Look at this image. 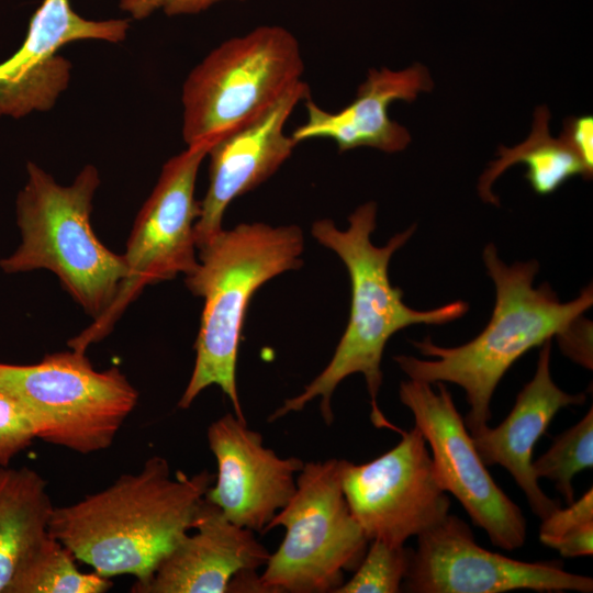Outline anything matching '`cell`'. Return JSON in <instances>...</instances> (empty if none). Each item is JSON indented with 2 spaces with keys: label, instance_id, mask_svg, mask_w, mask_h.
Segmentation results:
<instances>
[{
  "label": "cell",
  "instance_id": "6da1fadb",
  "mask_svg": "<svg viewBox=\"0 0 593 593\" xmlns=\"http://www.w3.org/2000/svg\"><path fill=\"white\" fill-rule=\"evenodd\" d=\"M496 296L490 321L470 342L441 347L429 337L414 340L418 351L432 359L400 355L394 361L410 378L428 383L449 382L466 393L470 410L465 424L470 433L488 425L494 391L505 372L524 354L552 337L569 358L583 355L591 346V328L583 313L593 304L592 287L579 296L561 302L548 283L534 287L539 270L537 260L506 265L494 244L482 253Z\"/></svg>",
  "mask_w": 593,
  "mask_h": 593
},
{
  "label": "cell",
  "instance_id": "7a4b0ae2",
  "mask_svg": "<svg viewBox=\"0 0 593 593\" xmlns=\"http://www.w3.org/2000/svg\"><path fill=\"white\" fill-rule=\"evenodd\" d=\"M348 227L338 230L329 219L313 223L312 236L333 250L347 268L350 280V312L347 326L326 367L298 395L287 399L268 417L272 423L292 412L302 411L320 398L324 422L334 421L332 396L348 376L361 373L370 396V418L377 428L400 433L378 404L382 384L381 360L388 340L399 331L417 324L444 325L462 317L469 310L465 301H454L430 310H415L403 301V291L392 286L389 264L393 254L413 236L416 225L393 235L385 245L376 246L371 234L377 226V204L358 206L348 217Z\"/></svg>",
  "mask_w": 593,
  "mask_h": 593
},
{
  "label": "cell",
  "instance_id": "3957f363",
  "mask_svg": "<svg viewBox=\"0 0 593 593\" xmlns=\"http://www.w3.org/2000/svg\"><path fill=\"white\" fill-rule=\"evenodd\" d=\"M215 475L208 470L171 474L159 456L136 473L67 506L54 507L48 533L77 560L111 578L145 582L159 561L192 529Z\"/></svg>",
  "mask_w": 593,
  "mask_h": 593
},
{
  "label": "cell",
  "instance_id": "277c9868",
  "mask_svg": "<svg viewBox=\"0 0 593 593\" xmlns=\"http://www.w3.org/2000/svg\"><path fill=\"white\" fill-rule=\"evenodd\" d=\"M304 238L298 225L242 223L223 230L198 248L197 267L187 288L203 299L194 344L195 361L178 406L188 409L208 387L217 385L245 421L237 383V354L246 311L267 281L302 266Z\"/></svg>",
  "mask_w": 593,
  "mask_h": 593
},
{
  "label": "cell",
  "instance_id": "5b68a950",
  "mask_svg": "<svg viewBox=\"0 0 593 593\" xmlns=\"http://www.w3.org/2000/svg\"><path fill=\"white\" fill-rule=\"evenodd\" d=\"M16 198L21 243L0 260L7 273L46 269L93 320L110 306L125 277L123 255L107 248L90 222L100 184L98 170L87 165L70 186H61L36 164Z\"/></svg>",
  "mask_w": 593,
  "mask_h": 593
},
{
  "label": "cell",
  "instance_id": "8992f818",
  "mask_svg": "<svg viewBox=\"0 0 593 593\" xmlns=\"http://www.w3.org/2000/svg\"><path fill=\"white\" fill-rule=\"evenodd\" d=\"M296 37L280 25L258 26L224 41L188 75L182 87V137L211 145L251 121L301 80Z\"/></svg>",
  "mask_w": 593,
  "mask_h": 593
},
{
  "label": "cell",
  "instance_id": "52a82bcc",
  "mask_svg": "<svg viewBox=\"0 0 593 593\" xmlns=\"http://www.w3.org/2000/svg\"><path fill=\"white\" fill-rule=\"evenodd\" d=\"M343 465L335 458L304 463L292 497L265 528L286 529L260 574L268 593L334 592L362 560L369 539L346 501Z\"/></svg>",
  "mask_w": 593,
  "mask_h": 593
},
{
  "label": "cell",
  "instance_id": "ba28073f",
  "mask_svg": "<svg viewBox=\"0 0 593 593\" xmlns=\"http://www.w3.org/2000/svg\"><path fill=\"white\" fill-rule=\"evenodd\" d=\"M0 391L25 409L37 438L79 454L109 448L138 399L120 369L96 370L77 349L32 365L0 362Z\"/></svg>",
  "mask_w": 593,
  "mask_h": 593
},
{
  "label": "cell",
  "instance_id": "9c48e42d",
  "mask_svg": "<svg viewBox=\"0 0 593 593\" xmlns=\"http://www.w3.org/2000/svg\"><path fill=\"white\" fill-rule=\"evenodd\" d=\"M210 145L188 146L168 159L141 208L123 255L126 273L104 313L68 346L86 351L108 335L127 305L149 284L189 275L198 265L194 224L200 202L194 198L199 167Z\"/></svg>",
  "mask_w": 593,
  "mask_h": 593
},
{
  "label": "cell",
  "instance_id": "30bf717a",
  "mask_svg": "<svg viewBox=\"0 0 593 593\" xmlns=\"http://www.w3.org/2000/svg\"><path fill=\"white\" fill-rule=\"evenodd\" d=\"M409 379L400 400L429 444L435 478L463 506L473 524L504 550L522 547L527 525L521 508L496 484L481 460L463 418L444 382Z\"/></svg>",
  "mask_w": 593,
  "mask_h": 593
},
{
  "label": "cell",
  "instance_id": "8fae6325",
  "mask_svg": "<svg viewBox=\"0 0 593 593\" xmlns=\"http://www.w3.org/2000/svg\"><path fill=\"white\" fill-rule=\"evenodd\" d=\"M399 435L398 445L369 462L344 460L343 491L369 541L404 545L449 514L424 436L416 426Z\"/></svg>",
  "mask_w": 593,
  "mask_h": 593
},
{
  "label": "cell",
  "instance_id": "7c38bea8",
  "mask_svg": "<svg viewBox=\"0 0 593 593\" xmlns=\"http://www.w3.org/2000/svg\"><path fill=\"white\" fill-rule=\"evenodd\" d=\"M401 589L413 593H591L593 580L566 571L560 561L526 562L486 550L462 519L448 514L417 536Z\"/></svg>",
  "mask_w": 593,
  "mask_h": 593
},
{
  "label": "cell",
  "instance_id": "4fadbf2b",
  "mask_svg": "<svg viewBox=\"0 0 593 593\" xmlns=\"http://www.w3.org/2000/svg\"><path fill=\"white\" fill-rule=\"evenodd\" d=\"M206 437L217 473L205 499L232 523L264 533L292 497L304 462L298 457H279L264 445L258 432L232 413L214 421Z\"/></svg>",
  "mask_w": 593,
  "mask_h": 593
},
{
  "label": "cell",
  "instance_id": "5bb4252c",
  "mask_svg": "<svg viewBox=\"0 0 593 593\" xmlns=\"http://www.w3.org/2000/svg\"><path fill=\"white\" fill-rule=\"evenodd\" d=\"M128 29L126 19L87 20L71 9L70 0H43L22 45L0 63V116L19 119L55 103L69 80L70 64L57 55L64 45L82 40L119 43Z\"/></svg>",
  "mask_w": 593,
  "mask_h": 593
},
{
  "label": "cell",
  "instance_id": "9a60e30c",
  "mask_svg": "<svg viewBox=\"0 0 593 593\" xmlns=\"http://www.w3.org/2000/svg\"><path fill=\"white\" fill-rule=\"evenodd\" d=\"M309 97L307 85L300 80L261 114L210 145L209 187L194 224L197 249L222 231L233 200L264 183L291 156L298 144L284 125Z\"/></svg>",
  "mask_w": 593,
  "mask_h": 593
},
{
  "label": "cell",
  "instance_id": "2e32d148",
  "mask_svg": "<svg viewBox=\"0 0 593 593\" xmlns=\"http://www.w3.org/2000/svg\"><path fill=\"white\" fill-rule=\"evenodd\" d=\"M188 532L134 593H225L235 577L264 567L270 556L254 532L225 517L208 499Z\"/></svg>",
  "mask_w": 593,
  "mask_h": 593
},
{
  "label": "cell",
  "instance_id": "e0dca14e",
  "mask_svg": "<svg viewBox=\"0 0 593 593\" xmlns=\"http://www.w3.org/2000/svg\"><path fill=\"white\" fill-rule=\"evenodd\" d=\"M550 353L551 340H547L541 345L533 379L517 394L506 418L496 427L486 425L470 433L483 463L505 468L540 519L559 508L560 502L549 497L538 484L533 471L534 447L561 409L585 401L583 393L570 394L553 382Z\"/></svg>",
  "mask_w": 593,
  "mask_h": 593
},
{
  "label": "cell",
  "instance_id": "ac0fdd59",
  "mask_svg": "<svg viewBox=\"0 0 593 593\" xmlns=\"http://www.w3.org/2000/svg\"><path fill=\"white\" fill-rule=\"evenodd\" d=\"M432 88L429 72L419 64L399 71L371 68L356 98L336 112L322 109L310 97L305 99L306 121L293 130L291 137L296 144L313 138L331 139L340 153L358 147L389 154L403 150L411 135L391 120L389 107L394 101L412 102L419 92Z\"/></svg>",
  "mask_w": 593,
  "mask_h": 593
},
{
  "label": "cell",
  "instance_id": "d6986e66",
  "mask_svg": "<svg viewBox=\"0 0 593 593\" xmlns=\"http://www.w3.org/2000/svg\"><path fill=\"white\" fill-rule=\"evenodd\" d=\"M53 504L33 469L0 467V593L27 553L48 534Z\"/></svg>",
  "mask_w": 593,
  "mask_h": 593
},
{
  "label": "cell",
  "instance_id": "ffe728a7",
  "mask_svg": "<svg viewBox=\"0 0 593 593\" xmlns=\"http://www.w3.org/2000/svg\"><path fill=\"white\" fill-rule=\"evenodd\" d=\"M549 119L550 113L546 107L537 108L533 130L527 139L512 148L499 147L500 158L490 164L479 181L478 190L482 200L499 204L491 190L492 183L515 164L526 166L525 178L532 189L540 195L555 192L574 176L592 178V174L569 144L561 136L559 138L550 136Z\"/></svg>",
  "mask_w": 593,
  "mask_h": 593
},
{
  "label": "cell",
  "instance_id": "44dd1931",
  "mask_svg": "<svg viewBox=\"0 0 593 593\" xmlns=\"http://www.w3.org/2000/svg\"><path fill=\"white\" fill-rule=\"evenodd\" d=\"M72 552L49 533L27 553L4 593H103L110 578L81 572Z\"/></svg>",
  "mask_w": 593,
  "mask_h": 593
},
{
  "label": "cell",
  "instance_id": "7402d4cb",
  "mask_svg": "<svg viewBox=\"0 0 593 593\" xmlns=\"http://www.w3.org/2000/svg\"><path fill=\"white\" fill-rule=\"evenodd\" d=\"M593 466V409L572 427L555 438L549 449L533 461V471L539 480L555 483L564 502L574 501L573 478Z\"/></svg>",
  "mask_w": 593,
  "mask_h": 593
},
{
  "label": "cell",
  "instance_id": "603a6c76",
  "mask_svg": "<svg viewBox=\"0 0 593 593\" xmlns=\"http://www.w3.org/2000/svg\"><path fill=\"white\" fill-rule=\"evenodd\" d=\"M350 580L333 593H396L407 574L412 550L404 545L371 540Z\"/></svg>",
  "mask_w": 593,
  "mask_h": 593
},
{
  "label": "cell",
  "instance_id": "cb8c5ba5",
  "mask_svg": "<svg viewBox=\"0 0 593 593\" xmlns=\"http://www.w3.org/2000/svg\"><path fill=\"white\" fill-rule=\"evenodd\" d=\"M566 508H557L541 519L540 541L562 557L574 558L593 553V490L590 488Z\"/></svg>",
  "mask_w": 593,
  "mask_h": 593
},
{
  "label": "cell",
  "instance_id": "d4e9b609",
  "mask_svg": "<svg viewBox=\"0 0 593 593\" xmlns=\"http://www.w3.org/2000/svg\"><path fill=\"white\" fill-rule=\"evenodd\" d=\"M37 438L35 425L25 409L0 391V467L10 461Z\"/></svg>",
  "mask_w": 593,
  "mask_h": 593
},
{
  "label": "cell",
  "instance_id": "484cf974",
  "mask_svg": "<svg viewBox=\"0 0 593 593\" xmlns=\"http://www.w3.org/2000/svg\"><path fill=\"white\" fill-rule=\"evenodd\" d=\"M222 1L225 0H120V8L142 20L158 10L167 15L197 14Z\"/></svg>",
  "mask_w": 593,
  "mask_h": 593
},
{
  "label": "cell",
  "instance_id": "4316f807",
  "mask_svg": "<svg viewBox=\"0 0 593 593\" xmlns=\"http://www.w3.org/2000/svg\"><path fill=\"white\" fill-rule=\"evenodd\" d=\"M582 159L588 170L593 174V118L581 115L569 118L563 123L560 135Z\"/></svg>",
  "mask_w": 593,
  "mask_h": 593
}]
</instances>
